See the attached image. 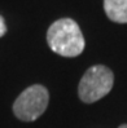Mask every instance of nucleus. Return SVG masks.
I'll use <instances>...</instances> for the list:
<instances>
[{
  "instance_id": "1",
  "label": "nucleus",
  "mask_w": 127,
  "mask_h": 128,
  "mask_svg": "<svg viewBox=\"0 0 127 128\" xmlns=\"http://www.w3.org/2000/svg\"><path fill=\"white\" fill-rule=\"evenodd\" d=\"M47 43L62 57H77L84 49V38L75 21L61 18L53 22L47 32Z\"/></svg>"
},
{
  "instance_id": "2",
  "label": "nucleus",
  "mask_w": 127,
  "mask_h": 128,
  "mask_svg": "<svg viewBox=\"0 0 127 128\" xmlns=\"http://www.w3.org/2000/svg\"><path fill=\"white\" fill-rule=\"evenodd\" d=\"M114 74L104 65L92 66L79 82L78 94L84 104H93L105 97L113 88Z\"/></svg>"
},
{
  "instance_id": "3",
  "label": "nucleus",
  "mask_w": 127,
  "mask_h": 128,
  "mask_svg": "<svg viewBox=\"0 0 127 128\" xmlns=\"http://www.w3.org/2000/svg\"><path fill=\"white\" fill-rule=\"evenodd\" d=\"M49 94L46 87L35 84L26 88L13 104V112L22 122H34L46 111Z\"/></svg>"
},
{
  "instance_id": "4",
  "label": "nucleus",
  "mask_w": 127,
  "mask_h": 128,
  "mask_svg": "<svg viewBox=\"0 0 127 128\" xmlns=\"http://www.w3.org/2000/svg\"><path fill=\"white\" fill-rule=\"evenodd\" d=\"M108 18L117 24H127V0H104Z\"/></svg>"
},
{
  "instance_id": "5",
  "label": "nucleus",
  "mask_w": 127,
  "mask_h": 128,
  "mask_svg": "<svg viewBox=\"0 0 127 128\" xmlns=\"http://www.w3.org/2000/svg\"><path fill=\"white\" fill-rule=\"evenodd\" d=\"M7 32V26H5V22H4V18L0 16V38L4 36Z\"/></svg>"
},
{
  "instance_id": "6",
  "label": "nucleus",
  "mask_w": 127,
  "mask_h": 128,
  "mask_svg": "<svg viewBox=\"0 0 127 128\" xmlns=\"http://www.w3.org/2000/svg\"><path fill=\"white\" fill-rule=\"evenodd\" d=\"M118 128H127V124H122V126H119Z\"/></svg>"
}]
</instances>
